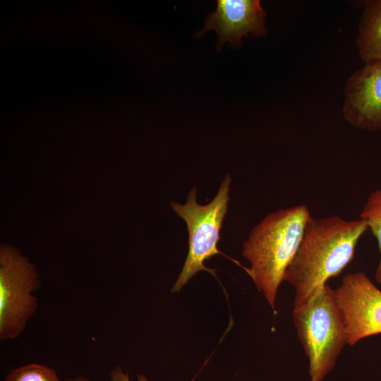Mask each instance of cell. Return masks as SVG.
Instances as JSON below:
<instances>
[{"instance_id": "9c48e42d", "label": "cell", "mask_w": 381, "mask_h": 381, "mask_svg": "<svg viewBox=\"0 0 381 381\" xmlns=\"http://www.w3.org/2000/svg\"><path fill=\"white\" fill-rule=\"evenodd\" d=\"M356 44L365 62L381 61V0L365 1Z\"/></svg>"}, {"instance_id": "6da1fadb", "label": "cell", "mask_w": 381, "mask_h": 381, "mask_svg": "<svg viewBox=\"0 0 381 381\" xmlns=\"http://www.w3.org/2000/svg\"><path fill=\"white\" fill-rule=\"evenodd\" d=\"M368 230L365 222L333 215L308 219L298 250L284 281L295 290L294 308L307 303L354 257L359 239Z\"/></svg>"}, {"instance_id": "ba28073f", "label": "cell", "mask_w": 381, "mask_h": 381, "mask_svg": "<svg viewBox=\"0 0 381 381\" xmlns=\"http://www.w3.org/2000/svg\"><path fill=\"white\" fill-rule=\"evenodd\" d=\"M344 92V119L358 128L381 129V61L365 63L354 72Z\"/></svg>"}, {"instance_id": "7c38bea8", "label": "cell", "mask_w": 381, "mask_h": 381, "mask_svg": "<svg viewBox=\"0 0 381 381\" xmlns=\"http://www.w3.org/2000/svg\"><path fill=\"white\" fill-rule=\"evenodd\" d=\"M111 381H130L128 373H124L120 368L116 367L110 373ZM138 381H147L144 375H138Z\"/></svg>"}, {"instance_id": "8fae6325", "label": "cell", "mask_w": 381, "mask_h": 381, "mask_svg": "<svg viewBox=\"0 0 381 381\" xmlns=\"http://www.w3.org/2000/svg\"><path fill=\"white\" fill-rule=\"evenodd\" d=\"M4 381H60L56 371L47 365L30 363L11 370Z\"/></svg>"}, {"instance_id": "4fadbf2b", "label": "cell", "mask_w": 381, "mask_h": 381, "mask_svg": "<svg viewBox=\"0 0 381 381\" xmlns=\"http://www.w3.org/2000/svg\"><path fill=\"white\" fill-rule=\"evenodd\" d=\"M66 381H90V380L84 376L80 375L73 378H69L66 380Z\"/></svg>"}, {"instance_id": "277c9868", "label": "cell", "mask_w": 381, "mask_h": 381, "mask_svg": "<svg viewBox=\"0 0 381 381\" xmlns=\"http://www.w3.org/2000/svg\"><path fill=\"white\" fill-rule=\"evenodd\" d=\"M230 183L231 178L226 174L217 195L207 205L197 202L196 187L190 190L186 204L171 202L172 210L186 222L188 231V253L173 286V292L180 291L199 271L205 270L215 275L214 270L205 267L204 261L217 254L224 255L218 250L217 243L228 209Z\"/></svg>"}, {"instance_id": "52a82bcc", "label": "cell", "mask_w": 381, "mask_h": 381, "mask_svg": "<svg viewBox=\"0 0 381 381\" xmlns=\"http://www.w3.org/2000/svg\"><path fill=\"white\" fill-rule=\"evenodd\" d=\"M217 3L216 10L207 15L204 28L196 36L214 30L218 35V51L226 42L231 48L240 47L242 37L249 33L255 37L266 35V12L259 0H218Z\"/></svg>"}, {"instance_id": "5b68a950", "label": "cell", "mask_w": 381, "mask_h": 381, "mask_svg": "<svg viewBox=\"0 0 381 381\" xmlns=\"http://www.w3.org/2000/svg\"><path fill=\"white\" fill-rule=\"evenodd\" d=\"M41 280L35 265L15 248L0 247V339L18 338L38 308Z\"/></svg>"}, {"instance_id": "7a4b0ae2", "label": "cell", "mask_w": 381, "mask_h": 381, "mask_svg": "<svg viewBox=\"0 0 381 381\" xmlns=\"http://www.w3.org/2000/svg\"><path fill=\"white\" fill-rule=\"evenodd\" d=\"M310 217L305 204L278 210L263 218L243 243V255L250 263L244 269L272 309Z\"/></svg>"}, {"instance_id": "30bf717a", "label": "cell", "mask_w": 381, "mask_h": 381, "mask_svg": "<svg viewBox=\"0 0 381 381\" xmlns=\"http://www.w3.org/2000/svg\"><path fill=\"white\" fill-rule=\"evenodd\" d=\"M360 218L363 219L376 238L381 254V189L372 191L368 195ZM375 278L381 284V257L375 270Z\"/></svg>"}, {"instance_id": "3957f363", "label": "cell", "mask_w": 381, "mask_h": 381, "mask_svg": "<svg viewBox=\"0 0 381 381\" xmlns=\"http://www.w3.org/2000/svg\"><path fill=\"white\" fill-rule=\"evenodd\" d=\"M293 321L308 358L310 381H322L347 344L335 289L327 284L304 306L294 308Z\"/></svg>"}, {"instance_id": "8992f818", "label": "cell", "mask_w": 381, "mask_h": 381, "mask_svg": "<svg viewBox=\"0 0 381 381\" xmlns=\"http://www.w3.org/2000/svg\"><path fill=\"white\" fill-rule=\"evenodd\" d=\"M335 295L344 319L348 344L381 334V290L366 274H346Z\"/></svg>"}]
</instances>
